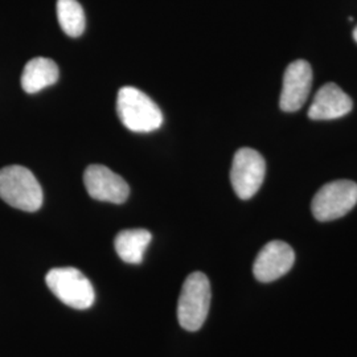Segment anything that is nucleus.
<instances>
[{
  "instance_id": "obj_2",
  "label": "nucleus",
  "mask_w": 357,
  "mask_h": 357,
  "mask_svg": "<svg viewBox=\"0 0 357 357\" xmlns=\"http://www.w3.org/2000/svg\"><path fill=\"white\" fill-rule=\"evenodd\" d=\"M0 199L16 209L36 212L43 205V190L26 167H4L0 169Z\"/></svg>"
},
{
  "instance_id": "obj_3",
  "label": "nucleus",
  "mask_w": 357,
  "mask_h": 357,
  "mask_svg": "<svg viewBox=\"0 0 357 357\" xmlns=\"http://www.w3.org/2000/svg\"><path fill=\"white\" fill-rule=\"evenodd\" d=\"M211 306V283L202 271H195L184 281L178 305L180 326L187 331H199Z\"/></svg>"
},
{
  "instance_id": "obj_10",
  "label": "nucleus",
  "mask_w": 357,
  "mask_h": 357,
  "mask_svg": "<svg viewBox=\"0 0 357 357\" xmlns=\"http://www.w3.org/2000/svg\"><path fill=\"white\" fill-rule=\"evenodd\" d=\"M352 100L336 84L321 86L308 109V118L312 121H331L348 114L352 110Z\"/></svg>"
},
{
  "instance_id": "obj_4",
  "label": "nucleus",
  "mask_w": 357,
  "mask_h": 357,
  "mask_svg": "<svg viewBox=\"0 0 357 357\" xmlns=\"http://www.w3.org/2000/svg\"><path fill=\"white\" fill-rule=\"evenodd\" d=\"M45 282L54 296L66 306L86 310L94 303V289L78 268H52L45 277Z\"/></svg>"
},
{
  "instance_id": "obj_14",
  "label": "nucleus",
  "mask_w": 357,
  "mask_h": 357,
  "mask_svg": "<svg viewBox=\"0 0 357 357\" xmlns=\"http://www.w3.org/2000/svg\"><path fill=\"white\" fill-rule=\"evenodd\" d=\"M354 38H355V41L357 43V26L354 29Z\"/></svg>"
},
{
  "instance_id": "obj_8",
  "label": "nucleus",
  "mask_w": 357,
  "mask_h": 357,
  "mask_svg": "<svg viewBox=\"0 0 357 357\" xmlns=\"http://www.w3.org/2000/svg\"><path fill=\"white\" fill-rule=\"evenodd\" d=\"M295 262V253L289 243L270 241L257 255L253 266L255 280L268 283L286 275Z\"/></svg>"
},
{
  "instance_id": "obj_7",
  "label": "nucleus",
  "mask_w": 357,
  "mask_h": 357,
  "mask_svg": "<svg viewBox=\"0 0 357 357\" xmlns=\"http://www.w3.org/2000/svg\"><path fill=\"white\" fill-rule=\"evenodd\" d=\"M84 183L90 197L100 202L122 204L130 195V187L125 178L101 165H91L86 168Z\"/></svg>"
},
{
  "instance_id": "obj_6",
  "label": "nucleus",
  "mask_w": 357,
  "mask_h": 357,
  "mask_svg": "<svg viewBox=\"0 0 357 357\" xmlns=\"http://www.w3.org/2000/svg\"><path fill=\"white\" fill-rule=\"evenodd\" d=\"M265 174V159L258 151L245 147L234 153L230 169V181L240 199H252L259 191Z\"/></svg>"
},
{
  "instance_id": "obj_9",
  "label": "nucleus",
  "mask_w": 357,
  "mask_h": 357,
  "mask_svg": "<svg viewBox=\"0 0 357 357\" xmlns=\"http://www.w3.org/2000/svg\"><path fill=\"white\" fill-rule=\"evenodd\" d=\"M312 86V69L305 60H296L287 66L283 76L280 106L286 113L298 112L310 96Z\"/></svg>"
},
{
  "instance_id": "obj_12",
  "label": "nucleus",
  "mask_w": 357,
  "mask_h": 357,
  "mask_svg": "<svg viewBox=\"0 0 357 357\" xmlns=\"http://www.w3.org/2000/svg\"><path fill=\"white\" fill-rule=\"evenodd\" d=\"M151 233L146 229L122 230L116 234L114 248L116 255L126 264H141L143 255L151 243Z\"/></svg>"
},
{
  "instance_id": "obj_11",
  "label": "nucleus",
  "mask_w": 357,
  "mask_h": 357,
  "mask_svg": "<svg viewBox=\"0 0 357 357\" xmlns=\"http://www.w3.org/2000/svg\"><path fill=\"white\" fill-rule=\"evenodd\" d=\"M60 76L57 64L47 57H35L26 63L22 75V88L35 94L57 82Z\"/></svg>"
},
{
  "instance_id": "obj_1",
  "label": "nucleus",
  "mask_w": 357,
  "mask_h": 357,
  "mask_svg": "<svg viewBox=\"0 0 357 357\" xmlns=\"http://www.w3.org/2000/svg\"><path fill=\"white\" fill-rule=\"evenodd\" d=\"M116 112L123 126L134 132H151L163 123L159 106L147 94L132 86L118 91Z\"/></svg>"
},
{
  "instance_id": "obj_5",
  "label": "nucleus",
  "mask_w": 357,
  "mask_h": 357,
  "mask_svg": "<svg viewBox=\"0 0 357 357\" xmlns=\"http://www.w3.org/2000/svg\"><path fill=\"white\" fill-rule=\"evenodd\" d=\"M357 204V184L336 180L323 185L312 199V215L321 222L345 216Z\"/></svg>"
},
{
  "instance_id": "obj_13",
  "label": "nucleus",
  "mask_w": 357,
  "mask_h": 357,
  "mask_svg": "<svg viewBox=\"0 0 357 357\" xmlns=\"http://www.w3.org/2000/svg\"><path fill=\"white\" fill-rule=\"evenodd\" d=\"M57 19L63 31L70 38H78L85 31V13L77 0H57Z\"/></svg>"
}]
</instances>
